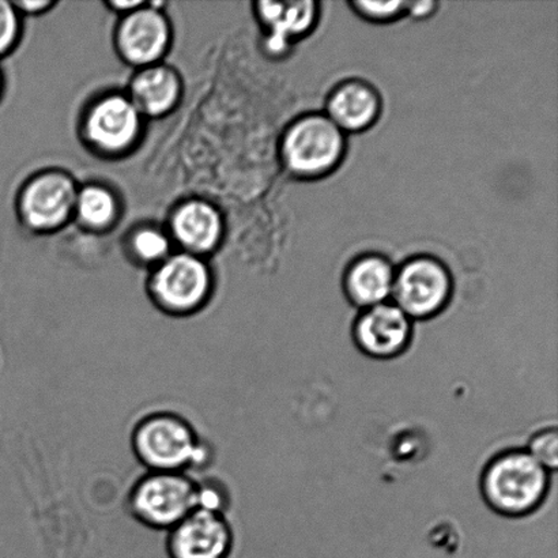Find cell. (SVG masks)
<instances>
[{
	"label": "cell",
	"instance_id": "cell-14",
	"mask_svg": "<svg viewBox=\"0 0 558 558\" xmlns=\"http://www.w3.org/2000/svg\"><path fill=\"white\" fill-rule=\"evenodd\" d=\"M172 236L184 253L202 256L220 244L223 220L220 211L205 201H189L174 210L171 220Z\"/></svg>",
	"mask_w": 558,
	"mask_h": 558
},
{
	"label": "cell",
	"instance_id": "cell-25",
	"mask_svg": "<svg viewBox=\"0 0 558 558\" xmlns=\"http://www.w3.org/2000/svg\"><path fill=\"white\" fill-rule=\"evenodd\" d=\"M2 89H3V78H2V73H0V95H2Z\"/></svg>",
	"mask_w": 558,
	"mask_h": 558
},
{
	"label": "cell",
	"instance_id": "cell-18",
	"mask_svg": "<svg viewBox=\"0 0 558 558\" xmlns=\"http://www.w3.org/2000/svg\"><path fill=\"white\" fill-rule=\"evenodd\" d=\"M171 238L158 228H141L131 238V250L144 264H161L171 255Z\"/></svg>",
	"mask_w": 558,
	"mask_h": 558
},
{
	"label": "cell",
	"instance_id": "cell-20",
	"mask_svg": "<svg viewBox=\"0 0 558 558\" xmlns=\"http://www.w3.org/2000/svg\"><path fill=\"white\" fill-rule=\"evenodd\" d=\"M355 13L372 22H390L407 14V2H359L350 3Z\"/></svg>",
	"mask_w": 558,
	"mask_h": 558
},
{
	"label": "cell",
	"instance_id": "cell-7",
	"mask_svg": "<svg viewBox=\"0 0 558 558\" xmlns=\"http://www.w3.org/2000/svg\"><path fill=\"white\" fill-rule=\"evenodd\" d=\"M76 195L78 189L69 174L57 171L37 174L21 191V218L33 231H54L73 215Z\"/></svg>",
	"mask_w": 558,
	"mask_h": 558
},
{
	"label": "cell",
	"instance_id": "cell-17",
	"mask_svg": "<svg viewBox=\"0 0 558 558\" xmlns=\"http://www.w3.org/2000/svg\"><path fill=\"white\" fill-rule=\"evenodd\" d=\"M74 211L86 228L93 229V231H102L117 220L118 199L112 191L104 185H86L78 190Z\"/></svg>",
	"mask_w": 558,
	"mask_h": 558
},
{
	"label": "cell",
	"instance_id": "cell-6",
	"mask_svg": "<svg viewBox=\"0 0 558 558\" xmlns=\"http://www.w3.org/2000/svg\"><path fill=\"white\" fill-rule=\"evenodd\" d=\"M452 288L451 272L441 260L418 255L396 270L391 298L410 319H429L450 303Z\"/></svg>",
	"mask_w": 558,
	"mask_h": 558
},
{
	"label": "cell",
	"instance_id": "cell-4",
	"mask_svg": "<svg viewBox=\"0 0 558 558\" xmlns=\"http://www.w3.org/2000/svg\"><path fill=\"white\" fill-rule=\"evenodd\" d=\"M199 505L201 486L182 472H149L130 494L133 515L158 530L177 526Z\"/></svg>",
	"mask_w": 558,
	"mask_h": 558
},
{
	"label": "cell",
	"instance_id": "cell-15",
	"mask_svg": "<svg viewBox=\"0 0 558 558\" xmlns=\"http://www.w3.org/2000/svg\"><path fill=\"white\" fill-rule=\"evenodd\" d=\"M396 269L390 259L380 254H365L349 265L344 275V292L350 303L359 308H372L387 303L392 295Z\"/></svg>",
	"mask_w": 558,
	"mask_h": 558
},
{
	"label": "cell",
	"instance_id": "cell-8",
	"mask_svg": "<svg viewBox=\"0 0 558 558\" xmlns=\"http://www.w3.org/2000/svg\"><path fill=\"white\" fill-rule=\"evenodd\" d=\"M161 3H145L123 15L117 31V47L129 64L144 69L157 64L171 44V25Z\"/></svg>",
	"mask_w": 558,
	"mask_h": 558
},
{
	"label": "cell",
	"instance_id": "cell-11",
	"mask_svg": "<svg viewBox=\"0 0 558 558\" xmlns=\"http://www.w3.org/2000/svg\"><path fill=\"white\" fill-rule=\"evenodd\" d=\"M412 319L388 301L364 310L353 330L357 347L369 357L380 360L403 353L412 341Z\"/></svg>",
	"mask_w": 558,
	"mask_h": 558
},
{
	"label": "cell",
	"instance_id": "cell-23",
	"mask_svg": "<svg viewBox=\"0 0 558 558\" xmlns=\"http://www.w3.org/2000/svg\"><path fill=\"white\" fill-rule=\"evenodd\" d=\"M15 9L19 10V13L29 14V15H36L44 13V11H47L49 8H52V2H41V0H38V2H19L14 3Z\"/></svg>",
	"mask_w": 558,
	"mask_h": 558
},
{
	"label": "cell",
	"instance_id": "cell-13",
	"mask_svg": "<svg viewBox=\"0 0 558 558\" xmlns=\"http://www.w3.org/2000/svg\"><path fill=\"white\" fill-rule=\"evenodd\" d=\"M380 112V95L365 81H344L327 98L326 114L344 134L371 129Z\"/></svg>",
	"mask_w": 558,
	"mask_h": 558
},
{
	"label": "cell",
	"instance_id": "cell-22",
	"mask_svg": "<svg viewBox=\"0 0 558 558\" xmlns=\"http://www.w3.org/2000/svg\"><path fill=\"white\" fill-rule=\"evenodd\" d=\"M436 8V2H407V14L413 19L424 20L434 14Z\"/></svg>",
	"mask_w": 558,
	"mask_h": 558
},
{
	"label": "cell",
	"instance_id": "cell-5",
	"mask_svg": "<svg viewBox=\"0 0 558 558\" xmlns=\"http://www.w3.org/2000/svg\"><path fill=\"white\" fill-rule=\"evenodd\" d=\"M213 277L209 266L189 253L169 255L153 272L149 290L158 308L172 316L198 312L210 299Z\"/></svg>",
	"mask_w": 558,
	"mask_h": 558
},
{
	"label": "cell",
	"instance_id": "cell-16",
	"mask_svg": "<svg viewBox=\"0 0 558 558\" xmlns=\"http://www.w3.org/2000/svg\"><path fill=\"white\" fill-rule=\"evenodd\" d=\"M180 96L182 81L177 71L167 65H147L131 81L129 98L142 117H163L177 108Z\"/></svg>",
	"mask_w": 558,
	"mask_h": 558
},
{
	"label": "cell",
	"instance_id": "cell-3",
	"mask_svg": "<svg viewBox=\"0 0 558 558\" xmlns=\"http://www.w3.org/2000/svg\"><path fill=\"white\" fill-rule=\"evenodd\" d=\"M133 448L149 472H182L204 459V448L187 421L173 413L147 415L135 426Z\"/></svg>",
	"mask_w": 558,
	"mask_h": 558
},
{
	"label": "cell",
	"instance_id": "cell-9",
	"mask_svg": "<svg viewBox=\"0 0 558 558\" xmlns=\"http://www.w3.org/2000/svg\"><path fill=\"white\" fill-rule=\"evenodd\" d=\"M233 545L231 527L222 512L196 508L169 530L171 558H228Z\"/></svg>",
	"mask_w": 558,
	"mask_h": 558
},
{
	"label": "cell",
	"instance_id": "cell-1",
	"mask_svg": "<svg viewBox=\"0 0 558 558\" xmlns=\"http://www.w3.org/2000/svg\"><path fill=\"white\" fill-rule=\"evenodd\" d=\"M347 146V134L326 113H306L283 133L282 163L294 178L322 179L341 166Z\"/></svg>",
	"mask_w": 558,
	"mask_h": 558
},
{
	"label": "cell",
	"instance_id": "cell-19",
	"mask_svg": "<svg viewBox=\"0 0 558 558\" xmlns=\"http://www.w3.org/2000/svg\"><path fill=\"white\" fill-rule=\"evenodd\" d=\"M20 13L14 3L0 0V58L8 54L19 41Z\"/></svg>",
	"mask_w": 558,
	"mask_h": 558
},
{
	"label": "cell",
	"instance_id": "cell-12",
	"mask_svg": "<svg viewBox=\"0 0 558 558\" xmlns=\"http://www.w3.org/2000/svg\"><path fill=\"white\" fill-rule=\"evenodd\" d=\"M256 14L267 27L265 48L272 57H283L294 40L308 35L319 19V3L304 2H259Z\"/></svg>",
	"mask_w": 558,
	"mask_h": 558
},
{
	"label": "cell",
	"instance_id": "cell-21",
	"mask_svg": "<svg viewBox=\"0 0 558 558\" xmlns=\"http://www.w3.org/2000/svg\"><path fill=\"white\" fill-rule=\"evenodd\" d=\"M535 461L546 470H555L558 464V435L556 429H548L535 435L530 441L529 451Z\"/></svg>",
	"mask_w": 558,
	"mask_h": 558
},
{
	"label": "cell",
	"instance_id": "cell-24",
	"mask_svg": "<svg viewBox=\"0 0 558 558\" xmlns=\"http://www.w3.org/2000/svg\"><path fill=\"white\" fill-rule=\"evenodd\" d=\"M146 2H122V0H118V2H109L108 5L113 11H118V13L129 14L131 11L142 8Z\"/></svg>",
	"mask_w": 558,
	"mask_h": 558
},
{
	"label": "cell",
	"instance_id": "cell-2",
	"mask_svg": "<svg viewBox=\"0 0 558 558\" xmlns=\"http://www.w3.org/2000/svg\"><path fill=\"white\" fill-rule=\"evenodd\" d=\"M549 489V473L527 451L496 457L483 475V495L496 512L523 517L537 510Z\"/></svg>",
	"mask_w": 558,
	"mask_h": 558
},
{
	"label": "cell",
	"instance_id": "cell-10",
	"mask_svg": "<svg viewBox=\"0 0 558 558\" xmlns=\"http://www.w3.org/2000/svg\"><path fill=\"white\" fill-rule=\"evenodd\" d=\"M142 118L128 96L104 97L87 112V140L98 150L109 155L128 151L140 138Z\"/></svg>",
	"mask_w": 558,
	"mask_h": 558
}]
</instances>
